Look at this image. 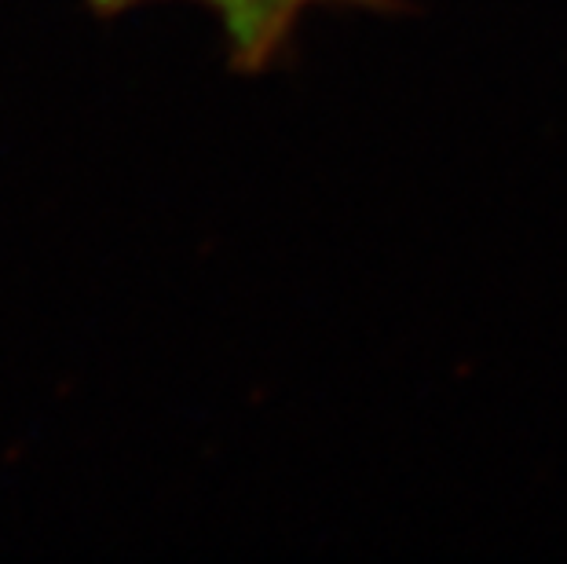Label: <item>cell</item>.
<instances>
[{
	"instance_id": "cell-2",
	"label": "cell",
	"mask_w": 567,
	"mask_h": 564,
	"mask_svg": "<svg viewBox=\"0 0 567 564\" xmlns=\"http://www.w3.org/2000/svg\"><path fill=\"white\" fill-rule=\"evenodd\" d=\"M260 4L271 11V19H275V22H279V19H286L289 11H293V8L300 4V0H260ZM279 27H282V22H279Z\"/></svg>"
},
{
	"instance_id": "cell-1",
	"label": "cell",
	"mask_w": 567,
	"mask_h": 564,
	"mask_svg": "<svg viewBox=\"0 0 567 564\" xmlns=\"http://www.w3.org/2000/svg\"><path fill=\"white\" fill-rule=\"evenodd\" d=\"M95 4L117 8V4H125V0H95ZM213 4H220L227 11V22H231L235 38L243 41L249 52H257L260 44H268L275 33L282 30L279 22L268 16V8H264L260 0H213Z\"/></svg>"
}]
</instances>
